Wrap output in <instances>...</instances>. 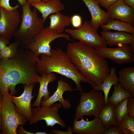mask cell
<instances>
[{
	"label": "cell",
	"mask_w": 134,
	"mask_h": 134,
	"mask_svg": "<svg viewBox=\"0 0 134 134\" xmlns=\"http://www.w3.org/2000/svg\"><path fill=\"white\" fill-rule=\"evenodd\" d=\"M88 8L91 15L89 22L90 25L97 30L102 24H106L111 19L107 12L103 10L95 0H82Z\"/></svg>",
	"instance_id": "obj_16"
},
{
	"label": "cell",
	"mask_w": 134,
	"mask_h": 134,
	"mask_svg": "<svg viewBox=\"0 0 134 134\" xmlns=\"http://www.w3.org/2000/svg\"><path fill=\"white\" fill-rule=\"evenodd\" d=\"M115 107L112 104L107 102L99 115L98 118L101 120L106 130L112 125H118L115 114Z\"/></svg>",
	"instance_id": "obj_23"
},
{
	"label": "cell",
	"mask_w": 134,
	"mask_h": 134,
	"mask_svg": "<svg viewBox=\"0 0 134 134\" xmlns=\"http://www.w3.org/2000/svg\"><path fill=\"white\" fill-rule=\"evenodd\" d=\"M2 96L0 93V131H1V110L2 104Z\"/></svg>",
	"instance_id": "obj_37"
},
{
	"label": "cell",
	"mask_w": 134,
	"mask_h": 134,
	"mask_svg": "<svg viewBox=\"0 0 134 134\" xmlns=\"http://www.w3.org/2000/svg\"><path fill=\"white\" fill-rule=\"evenodd\" d=\"M31 6L40 12L45 22L49 16L63 11L65 7L60 0H49L46 2L41 1L39 2L31 4Z\"/></svg>",
	"instance_id": "obj_18"
},
{
	"label": "cell",
	"mask_w": 134,
	"mask_h": 134,
	"mask_svg": "<svg viewBox=\"0 0 134 134\" xmlns=\"http://www.w3.org/2000/svg\"><path fill=\"white\" fill-rule=\"evenodd\" d=\"M62 106V103L59 102L48 106L32 108V116L29 125L36 124L39 121L44 120L47 127H53L57 124L63 128H66V125L58 113Z\"/></svg>",
	"instance_id": "obj_8"
},
{
	"label": "cell",
	"mask_w": 134,
	"mask_h": 134,
	"mask_svg": "<svg viewBox=\"0 0 134 134\" xmlns=\"http://www.w3.org/2000/svg\"><path fill=\"white\" fill-rule=\"evenodd\" d=\"M23 126L20 125L18 127L16 130L17 134H35V133L27 131L24 129Z\"/></svg>",
	"instance_id": "obj_36"
},
{
	"label": "cell",
	"mask_w": 134,
	"mask_h": 134,
	"mask_svg": "<svg viewBox=\"0 0 134 134\" xmlns=\"http://www.w3.org/2000/svg\"><path fill=\"white\" fill-rule=\"evenodd\" d=\"M126 3L134 8V0H124Z\"/></svg>",
	"instance_id": "obj_38"
},
{
	"label": "cell",
	"mask_w": 134,
	"mask_h": 134,
	"mask_svg": "<svg viewBox=\"0 0 134 134\" xmlns=\"http://www.w3.org/2000/svg\"><path fill=\"white\" fill-rule=\"evenodd\" d=\"M42 0H27V2L30 4L33 3H35L40 2Z\"/></svg>",
	"instance_id": "obj_39"
},
{
	"label": "cell",
	"mask_w": 134,
	"mask_h": 134,
	"mask_svg": "<svg viewBox=\"0 0 134 134\" xmlns=\"http://www.w3.org/2000/svg\"><path fill=\"white\" fill-rule=\"evenodd\" d=\"M116 69L114 67H112L110 69V72L104 80L103 83L99 85H95L92 87L93 89L96 91H102L104 94L105 104L108 102V95L111 88L113 85L119 84Z\"/></svg>",
	"instance_id": "obj_21"
},
{
	"label": "cell",
	"mask_w": 134,
	"mask_h": 134,
	"mask_svg": "<svg viewBox=\"0 0 134 134\" xmlns=\"http://www.w3.org/2000/svg\"><path fill=\"white\" fill-rule=\"evenodd\" d=\"M66 53L71 61L92 87L101 84L109 73L110 69L107 62L93 47L80 41L69 43Z\"/></svg>",
	"instance_id": "obj_2"
},
{
	"label": "cell",
	"mask_w": 134,
	"mask_h": 134,
	"mask_svg": "<svg viewBox=\"0 0 134 134\" xmlns=\"http://www.w3.org/2000/svg\"><path fill=\"white\" fill-rule=\"evenodd\" d=\"M69 34L63 33L59 34L50 29L49 26L44 28L35 37L32 41L24 48L30 50L37 58L42 54L50 56L51 43L55 39L63 38L71 40Z\"/></svg>",
	"instance_id": "obj_7"
},
{
	"label": "cell",
	"mask_w": 134,
	"mask_h": 134,
	"mask_svg": "<svg viewBox=\"0 0 134 134\" xmlns=\"http://www.w3.org/2000/svg\"><path fill=\"white\" fill-rule=\"evenodd\" d=\"M128 98L124 99L115 106L114 112L116 121L119 124L122 117L128 113L127 103Z\"/></svg>",
	"instance_id": "obj_28"
},
{
	"label": "cell",
	"mask_w": 134,
	"mask_h": 134,
	"mask_svg": "<svg viewBox=\"0 0 134 134\" xmlns=\"http://www.w3.org/2000/svg\"><path fill=\"white\" fill-rule=\"evenodd\" d=\"M80 100L75 109L74 119H78L84 116L98 118L105 105L104 96L99 91L93 89L88 92H81Z\"/></svg>",
	"instance_id": "obj_6"
},
{
	"label": "cell",
	"mask_w": 134,
	"mask_h": 134,
	"mask_svg": "<svg viewBox=\"0 0 134 134\" xmlns=\"http://www.w3.org/2000/svg\"><path fill=\"white\" fill-rule=\"evenodd\" d=\"M38 58L30 50L20 47L12 57L0 59V93L2 96L7 90L14 96L18 84L29 85L38 83L40 76L36 69Z\"/></svg>",
	"instance_id": "obj_1"
},
{
	"label": "cell",
	"mask_w": 134,
	"mask_h": 134,
	"mask_svg": "<svg viewBox=\"0 0 134 134\" xmlns=\"http://www.w3.org/2000/svg\"><path fill=\"white\" fill-rule=\"evenodd\" d=\"M74 89L69 83L62 78L59 80L57 89L53 94L46 100L42 99L40 103L41 106H48L57 101L60 102L63 107L65 109H70L71 103L67 99L65 100L63 97L64 93L67 91H73Z\"/></svg>",
	"instance_id": "obj_15"
},
{
	"label": "cell",
	"mask_w": 134,
	"mask_h": 134,
	"mask_svg": "<svg viewBox=\"0 0 134 134\" xmlns=\"http://www.w3.org/2000/svg\"><path fill=\"white\" fill-rule=\"evenodd\" d=\"M35 84L24 85L23 93L20 96L12 95L11 99L18 113L30 121L32 116L31 102L34 96L32 95Z\"/></svg>",
	"instance_id": "obj_12"
},
{
	"label": "cell",
	"mask_w": 134,
	"mask_h": 134,
	"mask_svg": "<svg viewBox=\"0 0 134 134\" xmlns=\"http://www.w3.org/2000/svg\"><path fill=\"white\" fill-rule=\"evenodd\" d=\"M17 9L8 11L2 7L0 9V36L9 40L18 30L21 22Z\"/></svg>",
	"instance_id": "obj_11"
},
{
	"label": "cell",
	"mask_w": 134,
	"mask_h": 134,
	"mask_svg": "<svg viewBox=\"0 0 134 134\" xmlns=\"http://www.w3.org/2000/svg\"><path fill=\"white\" fill-rule=\"evenodd\" d=\"M110 18L117 19L134 26V8L118 0L106 9Z\"/></svg>",
	"instance_id": "obj_14"
},
{
	"label": "cell",
	"mask_w": 134,
	"mask_h": 134,
	"mask_svg": "<svg viewBox=\"0 0 134 134\" xmlns=\"http://www.w3.org/2000/svg\"><path fill=\"white\" fill-rule=\"evenodd\" d=\"M124 134H134V118L128 113L125 115L118 125Z\"/></svg>",
	"instance_id": "obj_26"
},
{
	"label": "cell",
	"mask_w": 134,
	"mask_h": 134,
	"mask_svg": "<svg viewBox=\"0 0 134 134\" xmlns=\"http://www.w3.org/2000/svg\"><path fill=\"white\" fill-rule=\"evenodd\" d=\"M65 31L73 38L94 48L107 46L106 41L100 36L97 30L93 28L88 21H85L76 29L67 28Z\"/></svg>",
	"instance_id": "obj_9"
},
{
	"label": "cell",
	"mask_w": 134,
	"mask_h": 134,
	"mask_svg": "<svg viewBox=\"0 0 134 134\" xmlns=\"http://www.w3.org/2000/svg\"><path fill=\"white\" fill-rule=\"evenodd\" d=\"M71 24L72 27L75 28H79L82 24L81 17L78 14H75L71 17Z\"/></svg>",
	"instance_id": "obj_32"
},
{
	"label": "cell",
	"mask_w": 134,
	"mask_h": 134,
	"mask_svg": "<svg viewBox=\"0 0 134 134\" xmlns=\"http://www.w3.org/2000/svg\"><path fill=\"white\" fill-rule=\"evenodd\" d=\"M134 47L126 44L115 48L107 46L95 48L99 54L103 58L109 59L117 63L123 64L131 63L134 61Z\"/></svg>",
	"instance_id": "obj_10"
},
{
	"label": "cell",
	"mask_w": 134,
	"mask_h": 134,
	"mask_svg": "<svg viewBox=\"0 0 134 134\" xmlns=\"http://www.w3.org/2000/svg\"><path fill=\"white\" fill-rule=\"evenodd\" d=\"M104 31H109L110 30L124 32L131 34H134V27L132 25L117 19H111L106 24L100 26Z\"/></svg>",
	"instance_id": "obj_24"
},
{
	"label": "cell",
	"mask_w": 134,
	"mask_h": 134,
	"mask_svg": "<svg viewBox=\"0 0 134 134\" xmlns=\"http://www.w3.org/2000/svg\"><path fill=\"white\" fill-rule=\"evenodd\" d=\"M67 131H63L59 130L53 129L51 130V133L55 134H73L72 127L70 126L67 127Z\"/></svg>",
	"instance_id": "obj_34"
},
{
	"label": "cell",
	"mask_w": 134,
	"mask_h": 134,
	"mask_svg": "<svg viewBox=\"0 0 134 134\" xmlns=\"http://www.w3.org/2000/svg\"><path fill=\"white\" fill-rule=\"evenodd\" d=\"M20 47L16 42L10 43L0 51V59L6 60L14 56Z\"/></svg>",
	"instance_id": "obj_27"
},
{
	"label": "cell",
	"mask_w": 134,
	"mask_h": 134,
	"mask_svg": "<svg viewBox=\"0 0 134 134\" xmlns=\"http://www.w3.org/2000/svg\"><path fill=\"white\" fill-rule=\"evenodd\" d=\"M38 79L40 84L38 94L35 101L32 105V107H40V103L42 98L46 100L50 97L51 93L48 90V85L51 82H54L57 79V77L54 72L41 74Z\"/></svg>",
	"instance_id": "obj_19"
},
{
	"label": "cell",
	"mask_w": 134,
	"mask_h": 134,
	"mask_svg": "<svg viewBox=\"0 0 134 134\" xmlns=\"http://www.w3.org/2000/svg\"></svg>",
	"instance_id": "obj_44"
},
{
	"label": "cell",
	"mask_w": 134,
	"mask_h": 134,
	"mask_svg": "<svg viewBox=\"0 0 134 134\" xmlns=\"http://www.w3.org/2000/svg\"><path fill=\"white\" fill-rule=\"evenodd\" d=\"M119 84L125 90L134 96V67L121 69L118 71Z\"/></svg>",
	"instance_id": "obj_20"
},
{
	"label": "cell",
	"mask_w": 134,
	"mask_h": 134,
	"mask_svg": "<svg viewBox=\"0 0 134 134\" xmlns=\"http://www.w3.org/2000/svg\"><path fill=\"white\" fill-rule=\"evenodd\" d=\"M2 134V133H1V132L0 131V134Z\"/></svg>",
	"instance_id": "obj_43"
},
{
	"label": "cell",
	"mask_w": 134,
	"mask_h": 134,
	"mask_svg": "<svg viewBox=\"0 0 134 134\" xmlns=\"http://www.w3.org/2000/svg\"><path fill=\"white\" fill-rule=\"evenodd\" d=\"M31 4L27 1L22 6L21 21L19 28L14 35L15 41L21 48H24L33 40L44 27L45 22L38 15L37 10H32Z\"/></svg>",
	"instance_id": "obj_4"
},
{
	"label": "cell",
	"mask_w": 134,
	"mask_h": 134,
	"mask_svg": "<svg viewBox=\"0 0 134 134\" xmlns=\"http://www.w3.org/2000/svg\"><path fill=\"white\" fill-rule=\"evenodd\" d=\"M49 28L59 34L64 33L65 28L71 24V17L58 12L49 16Z\"/></svg>",
	"instance_id": "obj_22"
},
{
	"label": "cell",
	"mask_w": 134,
	"mask_h": 134,
	"mask_svg": "<svg viewBox=\"0 0 134 134\" xmlns=\"http://www.w3.org/2000/svg\"><path fill=\"white\" fill-rule=\"evenodd\" d=\"M104 134H124L118 125H112L105 131Z\"/></svg>",
	"instance_id": "obj_31"
},
{
	"label": "cell",
	"mask_w": 134,
	"mask_h": 134,
	"mask_svg": "<svg viewBox=\"0 0 134 134\" xmlns=\"http://www.w3.org/2000/svg\"><path fill=\"white\" fill-rule=\"evenodd\" d=\"M101 37L106 41L107 45L112 46H118L126 44L134 46V34H131L124 32L103 31L101 32Z\"/></svg>",
	"instance_id": "obj_17"
},
{
	"label": "cell",
	"mask_w": 134,
	"mask_h": 134,
	"mask_svg": "<svg viewBox=\"0 0 134 134\" xmlns=\"http://www.w3.org/2000/svg\"><path fill=\"white\" fill-rule=\"evenodd\" d=\"M49 0H42L41 1L43 2H46Z\"/></svg>",
	"instance_id": "obj_42"
},
{
	"label": "cell",
	"mask_w": 134,
	"mask_h": 134,
	"mask_svg": "<svg viewBox=\"0 0 134 134\" xmlns=\"http://www.w3.org/2000/svg\"><path fill=\"white\" fill-rule=\"evenodd\" d=\"M12 95L8 90L2 95L1 130L2 134H17L18 127L23 126L27 120L17 111L12 101Z\"/></svg>",
	"instance_id": "obj_5"
},
{
	"label": "cell",
	"mask_w": 134,
	"mask_h": 134,
	"mask_svg": "<svg viewBox=\"0 0 134 134\" xmlns=\"http://www.w3.org/2000/svg\"><path fill=\"white\" fill-rule=\"evenodd\" d=\"M21 6H23L27 2V0H17Z\"/></svg>",
	"instance_id": "obj_40"
},
{
	"label": "cell",
	"mask_w": 134,
	"mask_h": 134,
	"mask_svg": "<svg viewBox=\"0 0 134 134\" xmlns=\"http://www.w3.org/2000/svg\"><path fill=\"white\" fill-rule=\"evenodd\" d=\"M113 87L114 91L112 95L108 98V102L115 106L125 98L134 97L132 94L123 89L119 84L118 85H113Z\"/></svg>",
	"instance_id": "obj_25"
},
{
	"label": "cell",
	"mask_w": 134,
	"mask_h": 134,
	"mask_svg": "<svg viewBox=\"0 0 134 134\" xmlns=\"http://www.w3.org/2000/svg\"><path fill=\"white\" fill-rule=\"evenodd\" d=\"M47 134L45 131L43 132H40L39 131H37L35 133V134Z\"/></svg>",
	"instance_id": "obj_41"
},
{
	"label": "cell",
	"mask_w": 134,
	"mask_h": 134,
	"mask_svg": "<svg viewBox=\"0 0 134 134\" xmlns=\"http://www.w3.org/2000/svg\"><path fill=\"white\" fill-rule=\"evenodd\" d=\"M127 106L128 115L134 118V99L133 97L128 98Z\"/></svg>",
	"instance_id": "obj_30"
},
{
	"label": "cell",
	"mask_w": 134,
	"mask_h": 134,
	"mask_svg": "<svg viewBox=\"0 0 134 134\" xmlns=\"http://www.w3.org/2000/svg\"><path fill=\"white\" fill-rule=\"evenodd\" d=\"M9 44V40L0 36V51Z\"/></svg>",
	"instance_id": "obj_35"
},
{
	"label": "cell",
	"mask_w": 134,
	"mask_h": 134,
	"mask_svg": "<svg viewBox=\"0 0 134 134\" xmlns=\"http://www.w3.org/2000/svg\"><path fill=\"white\" fill-rule=\"evenodd\" d=\"M99 5L106 9L118 0H95Z\"/></svg>",
	"instance_id": "obj_33"
},
{
	"label": "cell",
	"mask_w": 134,
	"mask_h": 134,
	"mask_svg": "<svg viewBox=\"0 0 134 134\" xmlns=\"http://www.w3.org/2000/svg\"><path fill=\"white\" fill-rule=\"evenodd\" d=\"M79 120L74 119L72 128L73 134H104L106 129L99 118H95L89 121L86 118L85 120L83 117Z\"/></svg>",
	"instance_id": "obj_13"
},
{
	"label": "cell",
	"mask_w": 134,
	"mask_h": 134,
	"mask_svg": "<svg viewBox=\"0 0 134 134\" xmlns=\"http://www.w3.org/2000/svg\"><path fill=\"white\" fill-rule=\"evenodd\" d=\"M37 72L41 74L51 72L56 73L73 81L76 89L82 92L81 82H88L86 79L70 60L66 53L61 49H51L50 55H41L36 66Z\"/></svg>",
	"instance_id": "obj_3"
},
{
	"label": "cell",
	"mask_w": 134,
	"mask_h": 134,
	"mask_svg": "<svg viewBox=\"0 0 134 134\" xmlns=\"http://www.w3.org/2000/svg\"><path fill=\"white\" fill-rule=\"evenodd\" d=\"M0 6L8 11L17 9L19 7V5L18 4L13 7L11 6L10 4L9 0H0Z\"/></svg>",
	"instance_id": "obj_29"
}]
</instances>
